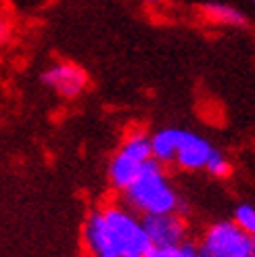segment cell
<instances>
[{
  "instance_id": "obj_7",
  "label": "cell",
  "mask_w": 255,
  "mask_h": 257,
  "mask_svg": "<svg viewBox=\"0 0 255 257\" xmlns=\"http://www.w3.org/2000/svg\"><path fill=\"white\" fill-rule=\"evenodd\" d=\"M211 151H213V145L207 138H203L197 132L182 130L172 165H176V168H180L184 172H203Z\"/></svg>"
},
{
  "instance_id": "obj_18",
  "label": "cell",
  "mask_w": 255,
  "mask_h": 257,
  "mask_svg": "<svg viewBox=\"0 0 255 257\" xmlns=\"http://www.w3.org/2000/svg\"><path fill=\"white\" fill-rule=\"evenodd\" d=\"M253 3H255V0H253Z\"/></svg>"
},
{
  "instance_id": "obj_9",
  "label": "cell",
  "mask_w": 255,
  "mask_h": 257,
  "mask_svg": "<svg viewBox=\"0 0 255 257\" xmlns=\"http://www.w3.org/2000/svg\"><path fill=\"white\" fill-rule=\"evenodd\" d=\"M180 134H182V127H161L155 134H151L153 161H157L159 165H172Z\"/></svg>"
},
{
  "instance_id": "obj_16",
  "label": "cell",
  "mask_w": 255,
  "mask_h": 257,
  "mask_svg": "<svg viewBox=\"0 0 255 257\" xmlns=\"http://www.w3.org/2000/svg\"><path fill=\"white\" fill-rule=\"evenodd\" d=\"M140 3H145V5H149V7H157V5L163 3V0H140Z\"/></svg>"
},
{
  "instance_id": "obj_6",
  "label": "cell",
  "mask_w": 255,
  "mask_h": 257,
  "mask_svg": "<svg viewBox=\"0 0 255 257\" xmlns=\"http://www.w3.org/2000/svg\"><path fill=\"white\" fill-rule=\"evenodd\" d=\"M143 226L153 247H180L188 240V222L182 213L145 215Z\"/></svg>"
},
{
  "instance_id": "obj_13",
  "label": "cell",
  "mask_w": 255,
  "mask_h": 257,
  "mask_svg": "<svg viewBox=\"0 0 255 257\" xmlns=\"http://www.w3.org/2000/svg\"><path fill=\"white\" fill-rule=\"evenodd\" d=\"M180 257H207L195 240H184L180 245Z\"/></svg>"
},
{
  "instance_id": "obj_12",
  "label": "cell",
  "mask_w": 255,
  "mask_h": 257,
  "mask_svg": "<svg viewBox=\"0 0 255 257\" xmlns=\"http://www.w3.org/2000/svg\"><path fill=\"white\" fill-rule=\"evenodd\" d=\"M232 222L243 230V232H247L251 238H255V205H249V203L236 205Z\"/></svg>"
},
{
  "instance_id": "obj_2",
  "label": "cell",
  "mask_w": 255,
  "mask_h": 257,
  "mask_svg": "<svg viewBox=\"0 0 255 257\" xmlns=\"http://www.w3.org/2000/svg\"><path fill=\"white\" fill-rule=\"evenodd\" d=\"M107 234L119 257H145L153 247L145 232L143 217L128 209L123 203H107L100 207Z\"/></svg>"
},
{
  "instance_id": "obj_5",
  "label": "cell",
  "mask_w": 255,
  "mask_h": 257,
  "mask_svg": "<svg viewBox=\"0 0 255 257\" xmlns=\"http://www.w3.org/2000/svg\"><path fill=\"white\" fill-rule=\"evenodd\" d=\"M42 84L61 98L73 100L86 92L88 73L71 61H55L42 71Z\"/></svg>"
},
{
  "instance_id": "obj_15",
  "label": "cell",
  "mask_w": 255,
  "mask_h": 257,
  "mask_svg": "<svg viewBox=\"0 0 255 257\" xmlns=\"http://www.w3.org/2000/svg\"><path fill=\"white\" fill-rule=\"evenodd\" d=\"M11 36H13V25L3 13H0V48L11 42Z\"/></svg>"
},
{
  "instance_id": "obj_8",
  "label": "cell",
  "mask_w": 255,
  "mask_h": 257,
  "mask_svg": "<svg viewBox=\"0 0 255 257\" xmlns=\"http://www.w3.org/2000/svg\"><path fill=\"white\" fill-rule=\"evenodd\" d=\"M82 234H84V245H86L88 257H119L107 234L100 209H94L88 213Z\"/></svg>"
},
{
  "instance_id": "obj_10",
  "label": "cell",
  "mask_w": 255,
  "mask_h": 257,
  "mask_svg": "<svg viewBox=\"0 0 255 257\" xmlns=\"http://www.w3.org/2000/svg\"><path fill=\"white\" fill-rule=\"evenodd\" d=\"M201 13L207 21L226 25V28H245L247 25L245 13L228 3H205L201 5Z\"/></svg>"
},
{
  "instance_id": "obj_17",
  "label": "cell",
  "mask_w": 255,
  "mask_h": 257,
  "mask_svg": "<svg viewBox=\"0 0 255 257\" xmlns=\"http://www.w3.org/2000/svg\"><path fill=\"white\" fill-rule=\"evenodd\" d=\"M251 257H255V253H253V255H251Z\"/></svg>"
},
{
  "instance_id": "obj_11",
  "label": "cell",
  "mask_w": 255,
  "mask_h": 257,
  "mask_svg": "<svg viewBox=\"0 0 255 257\" xmlns=\"http://www.w3.org/2000/svg\"><path fill=\"white\" fill-rule=\"evenodd\" d=\"M203 172H207L209 176L222 180V178H228V176L232 174V165H230L228 157L224 155L220 149L213 147V151H211V155H209V159L205 163V170H203Z\"/></svg>"
},
{
  "instance_id": "obj_14",
  "label": "cell",
  "mask_w": 255,
  "mask_h": 257,
  "mask_svg": "<svg viewBox=\"0 0 255 257\" xmlns=\"http://www.w3.org/2000/svg\"><path fill=\"white\" fill-rule=\"evenodd\" d=\"M145 257H180V247H151Z\"/></svg>"
},
{
  "instance_id": "obj_1",
  "label": "cell",
  "mask_w": 255,
  "mask_h": 257,
  "mask_svg": "<svg viewBox=\"0 0 255 257\" xmlns=\"http://www.w3.org/2000/svg\"><path fill=\"white\" fill-rule=\"evenodd\" d=\"M121 203L140 217L184 211L180 192L157 161H149L140 176L121 192Z\"/></svg>"
},
{
  "instance_id": "obj_4",
  "label": "cell",
  "mask_w": 255,
  "mask_h": 257,
  "mask_svg": "<svg viewBox=\"0 0 255 257\" xmlns=\"http://www.w3.org/2000/svg\"><path fill=\"white\" fill-rule=\"evenodd\" d=\"M199 247L207 257H251L255 253V238L232 220H218L203 230Z\"/></svg>"
},
{
  "instance_id": "obj_3",
  "label": "cell",
  "mask_w": 255,
  "mask_h": 257,
  "mask_svg": "<svg viewBox=\"0 0 255 257\" xmlns=\"http://www.w3.org/2000/svg\"><path fill=\"white\" fill-rule=\"evenodd\" d=\"M153 161L151 155V136L145 130H134L125 134L117 151L107 165V180L115 192H121L130 186L134 180L147 168V163Z\"/></svg>"
}]
</instances>
